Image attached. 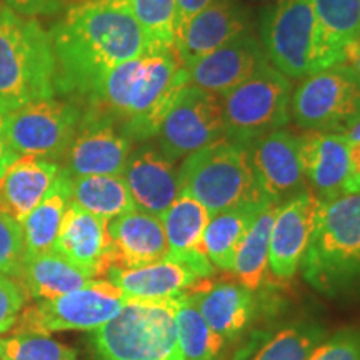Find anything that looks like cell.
<instances>
[{
  "mask_svg": "<svg viewBox=\"0 0 360 360\" xmlns=\"http://www.w3.org/2000/svg\"><path fill=\"white\" fill-rule=\"evenodd\" d=\"M49 35L57 64L56 89L87 101L114 67L150 52L127 0H82Z\"/></svg>",
  "mask_w": 360,
  "mask_h": 360,
  "instance_id": "1",
  "label": "cell"
},
{
  "mask_svg": "<svg viewBox=\"0 0 360 360\" xmlns=\"http://www.w3.org/2000/svg\"><path fill=\"white\" fill-rule=\"evenodd\" d=\"M188 80V70L175 52L146 53L117 65L90 98V109L110 117L130 141L155 137L179 92Z\"/></svg>",
  "mask_w": 360,
  "mask_h": 360,
  "instance_id": "2",
  "label": "cell"
},
{
  "mask_svg": "<svg viewBox=\"0 0 360 360\" xmlns=\"http://www.w3.org/2000/svg\"><path fill=\"white\" fill-rule=\"evenodd\" d=\"M300 267L322 294L360 295V195L321 202Z\"/></svg>",
  "mask_w": 360,
  "mask_h": 360,
  "instance_id": "3",
  "label": "cell"
},
{
  "mask_svg": "<svg viewBox=\"0 0 360 360\" xmlns=\"http://www.w3.org/2000/svg\"><path fill=\"white\" fill-rule=\"evenodd\" d=\"M57 64L52 40L35 19L0 8V109L53 98Z\"/></svg>",
  "mask_w": 360,
  "mask_h": 360,
  "instance_id": "4",
  "label": "cell"
},
{
  "mask_svg": "<svg viewBox=\"0 0 360 360\" xmlns=\"http://www.w3.org/2000/svg\"><path fill=\"white\" fill-rule=\"evenodd\" d=\"M270 64L289 79H305L344 64L345 49L315 15L310 0H277L262 24Z\"/></svg>",
  "mask_w": 360,
  "mask_h": 360,
  "instance_id": "5",
  "label": "cell"
},
{
  "mask_svg": "<svg viewBox=\"0 0 360 360\" xmlns=\"http://www.w3.org/2000/svg\"><path fill=\"white\" fill-rule=\"evenodd\" d=\"M101 360H186L177 340L175 297L127 299L112 321L92 330Z\"/></svg>",
  "mask_w": 360,
  "mask_h": 360,
  "instance_id": "6",
  "label": "cell"
},
{
  "mask_svg": "<svg viewBox=\"0 0 360 360\" xmlns=\"http://www.w3.org/2000/svg\"><path fill=\"white\" fill-rule=\"evenodd\" d=\"M180 193H187L209 210L270 202L260 191L247 147L231 141L210 143L182 160L179 167Z\"/></svg>",
  "mask_w": 360,
  "mask_h": 360,
  "instance_id": "7",
  "label": "cell"
},
{
  "mask_svg": "<svg viewBox=\"0 0 360 360\" xmlns=\"http://www.w3.org/2000/svg\"><path fill=\"white\" fill-rule=\"evenodd\" d=\"M292 80L274 65L229 90L222 97L225 141L247 147L290 120Z\"/></svg>",
  "mask_w": 360,
  "mask_h": 360,
  "instance_id": "8",
  "label": "cell"
},
{
  "mask_svg": "<svg viewBox=\"0 0 360 360\" xmlns=\"http://www.w3.org/2000/svg\"><path fill=\"white\" fill-rule=\"evenodd\" d=\"M129 297L107 278L56 299L27 305L11 327L12 335H49L62 330H96L115 317Z\"/></svg>",
  "mask_w": 360,
  "mask_h": 360,
  "instance_id": "9",
  "label": "cell"
},
{
  "mask_svg": "<svg viewBox=\"0 0 360 360\" xmlns=\"http://www.w3.org/2000/svg\"><path fill=\"white\" fill-rule=\"evenodd\" d=\"M290 119L309 132L345 134L360 119V77L337 64L302 79L292 94Z\"/></svg>",
  "mask_w": 360,
  "mask_h": 360,
  "instance_id": "10",
  "label": "cell"
},
{
  "mask_svg": "<svg viewBox=\"0 0 360 360\" xmlns=\"http://www.w3.org/2000/svg\"><path fill=\"white\" fill-rule=\"evenodd\" d=\"M80 112L72 103L44 98L7 112L6 141L13 157L62 160L79 127Z\"/></svg>",
  "mask_w": 360,
  "mask_h": 360,
  "instance_id": "11",
  "label": "cell"
},
{
  "mask_svg": "<svg viewBox=\"0 0 360 360\" xmlns=\"http://www.w3.org/2000/svg\"><path fill=\"white\" fill-rule=\"evenodd\" d=\"M159 148L172 162L225 141L222 98L188 84L179 92L157 132Z\"/></svg>",
  "mask_w": 360,
  "mask_h": 360,
  "instance_id": "12",
  "label": "cell"
},
{
  "mask_svg": "<svg viewBox=\"0 0 360 360\" xmlns=\"http://www.w3.org/2000/svg\"><path fill=\"white\" fill-rule=\"evenodd\" d=\"M132 152V141L125 137L110 117L89 109L80 117L60 172L67 177L120 175Z\"/></svg>",
  "mask_w": 360,
  "mask_h": 360,
  "instance_id": "13",
  "label": "cell"
},
{
  "mask_svg": "<svg viewBox=\"0 0 360 360\" xmlns=\"http://www.w3.org/2000/svg\"><path fill=\"white\" fill-rule=\"evenodd\" d=\"M247 154L260 191L272 204L282 205L309 191L300 162V137L289 130L281 129L255 139L247 146Z\"/></svg>",
  "mask_w": 360,
  "mask_h": 360,
  "instance_id": "14",
  "label": "cell"
},
{
  "mask_svg": "<svg viewBox=\"0 0 360 360\" xmlns=\"http://www.w3.org/2000/svg\"><path fill=\"white\" fill-rule=\"evenodd\" d=\"M269 65L272 64L262 42L250 32H242L217 51L193 62L187 70L192 85L222 97Z\"/></svg>",
  "mask_w": 360,
  "mask_h": 360,
  "instance_id": "15",
  "label": "cell"
},
{
  "mask_svg": "<svg viewBox=\"0 0 360 360\" xmlns=\"http://www.w3.org/2000/svg\"><path fill=\"white\" fill-rule=\"evenodd\" d=\"M321 200L310 191L300 192L278 205L269 247V267L281 278L300 269L312 237Z\"/></svg>",
  "mask_w": 360,
  "mask_h": 360,
  "instance_id": "16",
  "label": "cell"
},
{
  "mask_svg": "<svg viewBox=\"0 0 360 360\" xmlns=\"http://www.w3.org/2000/svg\"><path fill=\"white\" fill-rule=\"evenodd\" d=\"M120 175L127 184L135 209L160 219L180 193L179 169L159 147L143 146L130 152Z\"/></svg>",
  "mask_w": 360,
  "mask_h": 360,
  "instance_id": "17",
  "label": "cell"
},
{
  "mask_svg": "<svg viewBox=\"0 0 360 360\" xmlns=\"http://www.w3.org/2000/svg\"><path fill=\"white\" fill-rule=\"evenodd\" d=\"M110 269H137L167 257V237L157 215L134 209L107 224Z\"/></svg>",
  "mask_w": 360,
  "mask_h": 360,
  "instance_id": "18",
  "label": "cell"
},
{
  "mask_svg": "<svg viewBox=\"0 0 360 360\" xmlns=\"http://www.w3.org/2000/svg\"><path fill=\"white\" fill-rule=\"evenodd\" d=\"M107 224V220L70 202L52 252L84 269L94 278H102L110 269V238Z\"/></svg>",
  "mask_w": 360,
  "mask_h": 360,
  "instance_id": "19",
  "label": "cell"
},
{
  "mask_svg": "<svg viewBox=\"0 0 360 360\" xmlns=\"http://www.w3.org/2000/svg\"><path fill=\"white\" fill-rule=\"evenodd\" d=\"M247 32L245 13L231 0H214L177 32L174 52L184 67H191L229 40Z\"/></svg>",
  "mask_w": 360,
  "mask_h": 360,
  "instance_id": "20",
  "label": "cell"
},
{
  "mask_svg": "<svg viewBox=\"0 0 360 360\" xmlns=\"http://www.w3.org/2000/svg\"><path fill=\"white\" fill-rule=\"evenodd\" d=\"M350 142L344 134L310 132L300 137V162L307 186L321 202L344 195Z\"/></svg>",
  "mask_w": 360,
  "mask_h": 360,
  "instance_id": "21",
  "label": "cell"
},
{
  "mask_svg": "<svg viewBox=\"0 0 360 360\" xmlns=\"http://www.w3.org/2000/svg\"><path fill=\"white\" fill-rule=\"evenodd\" d=\"M210 212L187 193H179L167 212L162 215L165 237H167V259L188 265L200 278L214 274L204 250V232Z\"/></svg>",
  "mask_w": 360,
  "mask_h": 360,
  "instance_id": "22",
  "label": "cell"
},
{
  "mask_svg": "<svg viewBox=\"0 0 360 360\" xmlns=\"http://www.w3.org/2000/svg\"><path fill=\"white\" fill-rule=\"evenodd\" d=\"M60 174L57 162L24 155L0 174V212L22 224Z\"/></svg>",
  "mask_w": 360,
  "mask_h": 360,
  "instance_id": "23",
  "label": "cell"
},
{
  "mask_svg": "<svg viewBox=\"0 0 360 360\" xmlns=\"http://www.w3.org/2000/svg\"><path fill=\"white\" fill-rule=\"evenodd\" d=\"M105 278L129 299H172L187 294L200 277L184 262L165 257L137 269L112 267L107 270Z\"/></svg>",
  "mask_w": 360,
  "mask_h": 360,
  "instance_id": "24",
  "label": "cell"
},
{
  "mask_svg": "<svg viewBox=\"0 0 360 360\" xmlns=\"http://www.w3.org/2000/svg\"><path fill=\"white\" fill-rule=\"evenodd\" d=\"M13 281L19 283L25 295L35 300H47L82 289L97 278L56 252H45L24 255Z\"/></svg>",
  "mask_w": 360,
  "mask_h": 360,
  "instance_id": "25",
  "label": "cell"
},
{
  "mask_svg": "<svg viewBox=\"0 0 360 360\" xmlns=\"http://www.w3.org/2000/svg\"><path fill=\"white\" fill-rule=\"evenodd\" d=\"M252 292L242 283H217L188 295L210 328L224 340H231L244 332L254 317L255 302Z\"/></svg>",
  "mask_w": 360,
  "mask_h": 360,
  "instance_id": "26",
  "label": "cell"
},
{
  "mask_svg": "<svg viewBox=\"0 0 360 360\" xmlns=\"http://www.w3.org/2000/svg\"><path fill=\"white\" fill-rule=\"evenodd\" d=\"M272 202H254L210 214L204 232V250L214 267L233 272L238 245L264 207Z\"/></svg>",
  "mask_w": 360,
  "mask_h": 360,
  "instance_id": "27",
  "label": "cell"
},
{
  "mask_svg": "<svg viewBox=\"0 0 360 360\" xmlns=\"http://www.w3.org/2000/svg\"><path fill=\"white\" fill-rule=\"evenodd\" d=\"M70 205V177L58 174L45 197L22 220L24 255L52 252L62 220Z\"/></svg>",
  "mask_w": 360,
  "mask_h": 360,
  "instance_id": "28",
  "label": "cell"
},
{
  "mask_svg": "<svg viewBox=\"0 0 360 360\" xmlns=\"http://www.w3.org/2000/svg\"><path fill=\"white\" fill-rule=\"evenodd\" d=\"M70 202L107 222L135 209L122 175H84L70 179Z\"/></svg>",
  "mask_w": 360,
  "mask_h": 360,
  "instance_id": "29",
  "label": "cell"
},
{
  "mask_svg": "<svg viewBox=\"0 0 360 360\" xmlns=\"http://www.w3.org/2000/svg\"><path fill=\"white\" fill-rule=\"evenodd\" d=\"M277 209V204H269L267 207H264L252 222L249 231L245 232L237 249L233 272L237 274L242 285H245L250 290L259 289L262 285L265 272H267L270 233H272Z\"/></svg>",
  "mask_w": 360,
  "mask_h": 360,
  "instance_id": "30",
  "label": "cell"
},
{
  "mask_svg": "<svg viewBox=\"0 0 360 360\" xmlns=\"http://www.w3.org/2000/svg\"><path fill=\"white\" fill-rule=\"evenodd\" d=\"M177 340L186 360H222L225 340L210 328L188 294L175 297Z\"/></svg>",
  "mask_w": 360,
  "mask_h": 360,
  "instance_id": "31",
  "label": "cell"
},
{
  "mask_svg": "<svg viewBox=\"0 0 360 360\" xmlns=\"http://www.w3.org/2000/svg\"><path fill=\"white\" fill-rule=\"evenodd\" d=\"M326 328L319 323L299 322L283 326L264 337L247 352L242 360H309L321 342Z\"/></svg>",
  "mask_w": 360,
  "mask_h": 360,
  "instance_id": "32",
  "label": "cell"
},
{
  "mask_svg": "<svg viewBox=\"0 0 360 360\" xmlns=\"http://www.w3.org/2000/svg\"><path fill=\"white\" fill-rule=\"evenodd\" d=\"M130 12L141 25L148 51L172 52L177 39L175 0H127Z\"/></svg>",
  "mask_w": 360,
  "mask_h": 360,
  "instance_id": "33",
  "label": "cell"
},
{
  "mask_svg": "<svg viewBox=\"0 0 360 360\" xmlns=\"http://www.w3.org/2000/svg\"><path fill=\"white\" fill-rule=\"evenodd\" d=\"M330 37L347 47L360 39V0H310Z\"/></svg>",
  "mask_w": 360,
  "mask_h": 360,
  "instance_id": "34",
  "label": "cell"
},
{
  "mask_svg": "<svg viewBox=\"0 0 360 360\" xmlns=\"http://www.w3.org/2000/svg\"><path fill=\"white\" fill-rule=\"evenodd\" d=\"M0 360H77V352L49 335H12L0 339Z\"/></svg>",
  "mask_w": 360,
  "mask_h": 360,
  "instance_id": "35",
  "label": "cell"
},
{
  "mask_svg": "<svg viewBox=\"0 0 360 360\" xmlns=\"http://www.w3.org/2000/svg\"><path fill=\"white\" fill-rule=\"evenodd\" d=\"M24 257L22 225L0 212V274L13 278Z\"/></svg>",
  "mask_w": 360,
  "mask_h": 360,
  "instance_id": "36",
  "label": "cell"
},
{
  "mask_svg": "<svg viewBox=\"0 0 360 360\" xmlns=\"http://www.w3.org/2000/svg\"><path fill=\"white\" fill-rule=\"evenodd\" d=\"M309 360H360V328H344L323 339Z\"/></svg>",
  "mask_w": 360,
  "mask_h": 360,
  "instance_id": "37",
  "label": "cell"
},
{
  "mask_svg": "<svg viewBox=\"0 0 360 360\" xmlns=\"http://www.w3.org/2000/svg\"><path fill=\"white\" fill-rule=\"evenodd\" d=\"M25 297L19 283L0 274V334L11 330L22 309L25 307Z\"/></svg>",
  "mask_w": 360,
  "mask_h": 360,
  "instance_id": "38",
  "label": "cell"
},
{
  "mask_svg": "<svg viewBox=\"0 0 360 360\" xmlns=\"http://www.w3.org/2000/svg\"><path fill=\"white\" fill-rule=\"evenodd\" d=\"M0 2L19 15L34 19L37 15H53L64 7L65 0H0Z\"/></svg>",
  "mask_w": 360,
  "mask_h": 360,
  "instance_id": "39",
  "label": "cell"
},
{
  "mask_svg": "<svg viewBox=\"0 0 360 360\" xmlns=\"http://www.w3.org/2000/svg\"><path fill=\"white\" fill-rule=\"evenodd\" d=\"M349 160L350 169L347 182H345L344 195H360V141L350 142Z\"/></svg>",
  "mask_w": 360,
  "mask_h": 360,
  "instance_id": "40",
  "label": "cell"
},
{
  "mask_svg": "<svg viewBox=\"0 0 360 360\" xmlns=\"http://www.w3.org/2000/svg\"><path fill=\"white\" fill-rule=\"evenodd\" d=\"M177 2V32L193 15L209 7L214 0H175Z\"/></svg>",
  "mask_w": 360,
  "mask_h": 360,
  "instance_id": "41",
  "label": "cell"
},
{
  "mask_svg": "<svg viewBox=\"0 0 360 360\" xmlns=\"http://www.w3.org/2000/svg\"><path fill=\"white\" fill-rule=\"evenodd\" d=\"M6 117L7 112L0 109V174L7 169V165L11 164L13 159H17V157H13L6 141Z\"/></svg>",
  "mask_w": 360,
  "mask_h": 360,
  "instance_id": "42",
  "label": "cell"
},
{
  "mask_svg": "<svg viewBox=\"0 0 360 360\" xmlns=\"http://www.w3.org/2000/svg\"><path fill=\"white\" fill-rule=\"evenodd\" d=\"M344 64L349 65L360 77V39L345 47Z\"/></svg>",
  "mask_w": 360,
  "mask_h": 360,
  "instance_id": "43",
  "label": "cell"
},
{
  "mask_svg": "<svg viewBox=\"0 0 360 360\" xmlns=\"http://www.w3.org/2000/svg\"><path fill=\"white\" fill-rule=\"evenodd\" d=\"M344 135L349 139L350 142H357V141H360V119H359L357 122H355V124L352 125V127H350Z\"/></svg>",
  "mask_w": 360,
  "mask_h": 360,
  "instance_id": "44",
  "label": "cell"
},
{
  "mask_svg": "<svg viewBox=\"0 0 360 360\" xmlns=\"http://www.w3.org/2000/svg\"><path fill=\"white\" fill-rule=\"evenodd\" d=\"M2 6H4V4H2V2H0V8H2Z\"/></svg>",
  "mask_w": 360,
  "mask_h": 360,
  "instance_id": "45",
  "label": "cell"
}]
</instances>
